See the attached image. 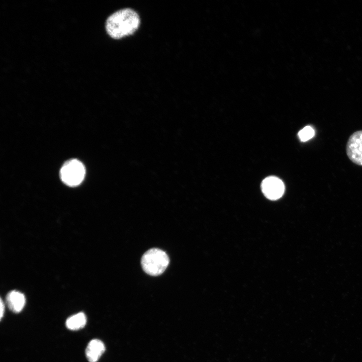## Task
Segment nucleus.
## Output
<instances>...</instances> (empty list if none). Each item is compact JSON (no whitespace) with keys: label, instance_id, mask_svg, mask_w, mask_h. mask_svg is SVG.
<instances>
[{"label":"nucleus","instance_id":"f257e3e1","mask_svg":"<svg viewBox=\"0 0 362 362\" xmlns=\"http://www.w3.org/2000/svg\"><path fill=\"white\" fill-rule=\"evenodd\" d=\"M140 23L138 14L130 8L118 10L107 19V33L113 39H119L134 33Z\"/></svg>","mask_w":362,"mask_h":362},{"label":"nucleus","instance_id":"f03ea898","mask_svg":"<svg viewBox=\"0 0 362 362\" xmlns=\"http://www.w3.org/2000/svg\"><path fill=\"white\" fill-rule=\"evenodd\" d=\"M169 260L167 254L158 248H151L143 255L141 265L147 274L157 276L162 274L167 268Z\"/></svg>","mask_w":362,"mask_h":362},{"label":"nucleus","instance_id":"7ed1b4c3","mask_svg":"<svg viewBox=\"0 0 362 362\" xmlns=\"http://www.w3.org/2000/svg\"><path fill=\"white\" fill-rule=\"evenodd\" d=\"M85 174L84 165L76 159H72L65 162L60 171L61 180L71 187L79 185L83 180Z\"/></svg>","mask_w":362,"mask_h":362},{"label":"nucleus","instance_id":"20e7f679","mask_svg":"<svg viewBox=\"0 0 362 362\" xmlns=\"http://www.w3.org/2000/svg\"><path fill=\"white\" fill-rule=\"evenodd\" d=\"M346 152L353 163L362 166V130L355 131L349 136L346 145Z\"/></svg>","mask_w":362,"mask_h":362},{"label":"nucleus","instance_id":"39448f33","mask_svg":"<svg viewBox=\"0 0 362 362\" xmlns=\"http://www.w3.org/2000/svg\"><path fill=\"white\" fill-rule=\"evenodd\" d=\"M261 190L264 195L268 199L276 200L284 194L285 186L278 177L268 176L264 178L261 183Z\"/></svg>","mask_w":362,"mask_h":362},{"label":"nucleus","instance_id":"423d86ee","mask_svg":"<svg viewBox=\"0 0 362 362\" xmlns=\"http://www.w3.org/2000/svg\"><path fill=\"white\" fill-rule=\"evenodd\" d=\"M105 350L104 343L98 339L90 340L85 349V356L89 362H97Z\"/></svg>","mask_w":362,"mask_h":362},{"label":"nucleus","instance_id":"0eeeda50","mask_svg":"<svg viewBox=\"0 0 362 362\" xmlns=\"http://www.w3.org/2000/svg\"><path fill=\"white\" fill-rule=\"evenodd\" d=\"M6 302L9 309L14 313L20 312L26 303L24 295L17 291L9 292L6 297Z\"/></svg>","mask_w":362,"mask_h":362},{"label":"nucleus","instance_id":"6e6552de","mask_svg":"<svg viewBox=\"0 0 362 362\" xmlns=\"http://www.w3.org/2000/svg\"><path fill=\"white\" fill-rule=\"evenodd\" d=\"M86 323V317L82 312H79L68 317L65 322L66 327L71 330L82 328Z\"/></svg>","mask_w":362,"mask_h":362},{"label":"nucleus","instance_id":"1a4fd4ad","mask_svg":"<svg viewBox=\"0 0 362 362\" xmlns=\"http://www.w3.org/2000/svg\"><path fill=\"white\" fill-rule=\"evenodd\" d=\"M298 137L303 142L307 141L314 137L315 131L310 126H306L298 132Z\"/></svg>","mask_w":362,"mask_h":362},{"label":"nucleus","instance_id":"9d476101","mask_svg":"<svg viewBox=\"0 0 362 362\" xmlns=\"http://www.w3.org/2000/svg\"><path fill=\"white\" fill-rule=\"evenodd\" d=\"M0 303H1L0 304V308H1L0 315H1V319H2L3 318V317L4 314V312H5V305L2 299L1 300Z\"/></svg>","mask_w":362,"mask_h":362}]
</instances>
